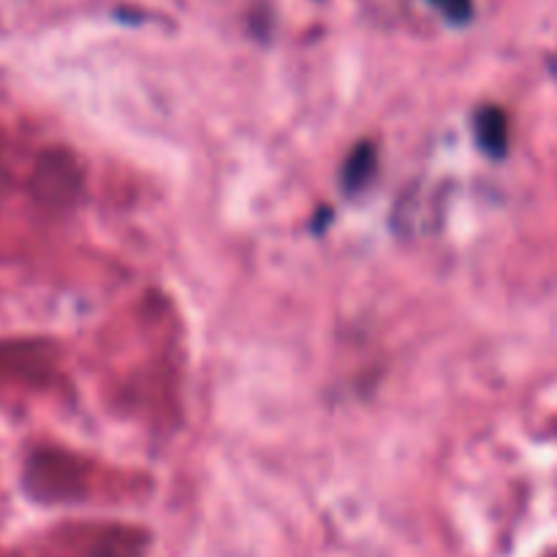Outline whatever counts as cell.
I'll use <instances>...</instances> for the list:
<instances>
[{
	"label": "cell",
	"instance_id": "1",
	"mask_svg": "<svg viewBox=\"0 0 557 557\" xmlns=\"http://www.w3.org/2000/svg\"><path fill=\"white\" fill-rule=\"evenodd\" d=\"M476 131H479V141H482V147L490 152V156H504L506 145H509V120H506L504 109L498 107L482 109L476 120Z\"/></svg>",
	"mask_w": 557,
	"mask_h": 557
},
{
	"label": "cell",
	"instance_id": "2",
	"mask_svg": "<svg viewBox=\"0 0 557 557\" xmlns=\"http://www.w3.org/2000/svg\"><path fill=\"white\" fill-rule=\"evenodd\" d=\"M373 166H375L373 145H359V150H354L351 158H348V163H346V183H348V188L357 190L359 185H362L364 180L370 177Z\"/></svg>",
	"mask_w": 557,
	"mask_h": 557
},
{
	"label": "cell",
	"instance_id": "3",
	"mask_svg": "<svg viewBox=\"0 0 557 557\" xmlns=\"http://www.w3.org/2000/svg\"><path fill=\"white\" fill-rule=\"evenodd\" d=\"M441 11L446 14V20L451 22H468L473 14L471 0H433Z\"/></svg>",
	"mask_w": 557,
	"mask_h": 557
}]
</instances>
